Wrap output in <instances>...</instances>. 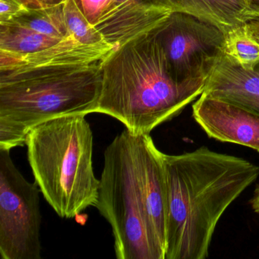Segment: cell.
Instances as JSON below:
<instances>
[{"label":"cell","instance_id":"cell-1","mask_svg":"<svg viewBox=\"0 0 259 259\" xmlns=\"http://www.w3.org/2000/svg\"><path fill=\"white\" fill-rule=\"evenodd\" d=\"M166 191L165 259H204L224 212L259 176V166L201 147L163 153Z\"/></svg>","mask_w":259,"mask_h":259},{"label":"cell","instance_id":"cell-2","mask_svg":"<svg viewBox=\"0 0 259 259\" xmlns=\"http://www.w3.org/2000/svg\"><path fill=\"white\" fill-rule=\"evenodd\" d=\"M100 64L97 113L114 118L133 135L150 134L180 114L202 95L207 81H177L153 30L116 47Z\"/></svg>","mask_w":259,"mask_h":259},{"label":"cell","instance_id":"cell-3","mask_svg":"<svg viewBox=\"0 0 259 259\" xmlns=\"http://www.w3.org/2000/svg\"><path fill=\"white\" fill-rule=\"evenodd\" d=\"M100 62L0 72V149L25 145L31 130L66 115L97 113Z\"/></svg>","mask_w":259,"mask_h":259},{"label":"cell","instance_id":"cell-4","mask_svg":"<svg viewBox=\"0 0 259 259\" xmlns=\"http://www.w3.org/2000/svg\"><path fill=\"white\" fill-rule=\"evenodd\" d=\"M40 192L56 213L72 219L99 196L93 166V133L84 115H66L39 124L25 141Z\"/></svg>","mask_w":259,"mask_h":259},{"label":"cell","instance_id":"cell-5","mask_svg":"<svg viewBox=\"0 0 259 259\" xmlns=\"http://www.w3.org/2000/svg\"><path fill=\"white\" fill-rule=\"evenodd\" d=\"M95 207L111 226L118 259H165L145 213L135 159V135L125 128L104 151Z\"/></svg>","mask_w":259,"mask_h":259},{"label":"cell","instance_id":"cell-6","mask_svg":"<svg viewBox=\"0 0 259 259\" xmlns=\"http://www.w3.org/2000/svg\"><path fill=\"white\" fill-rule=\"evenodd\" d=\"M40 192L17 169L10 150L0 149L1 258H41Z\"/></svg>","mask_w":259,"mask_h":259},{"label":"cell","instance_id":"cell-7","mask_svg":"<svg viewBox=\"0 0 259 259\" xmlns=\"http://www.w3.org/2000/svg\"><path fill=\"white\" fill-rule=\"evenodd\" d=\"M171 73L180 82L207 80L222 54L225 32L219 26L183 13H172L154 28Z\"/></svg>","mask_w":259,"mask_h":259},{"label":"cell","instance_id":"cell-8","mask_svg":"<svg viewBox=\"0 0 259 259\" xmlns=\"http://www.w3.org/2000/svg\"><path fill=\"white\" fill-rule=\"evenodd\" d=\"M195 122L208 137L259 152V113L223 98L202 94L192 105Z\"/></svg>","mask_w":259,"mask_h":259},{"label":"cell","instance_id":"cell-9","mask_svg":"<svg viewBox=\"0 0 259 259\" xmlns=\"http://www.w3.org/2000/svg\"><path fill=\"white\" fill-rule=\"evenodd\" d=\"M135 159L150 230L165 256L166 191L163 152L157 149L150 134L135 135Z\"/></svg>","mask_w":259,"mask_h":259},{"label":"cell","instance_id":"cell-10","mask_svg":"<svg viewBox=\"0 0 259 259\" xmlns=\"http://www.w3.org/2000/svg\"><path fill=\"white\" fill-rule=\"evenodd\" d=\"M115 48L108 43L84 45L69 35L48 49L27 55L0 50V72L39 66L92 64L104 60Z\"/></svg>","mask_w":259,"mask_h":259},{"label":"cell","instance_id":"cell-11","mask_svg":"<svg viewBox=\"0 0 259 259\" xmlns=\"http://www.w3.org/2000/svg\"><path fill=\"white\" fill-rule=\"evenodd\" d=\"M80 11L106 42L119 47L147 31L116 0H74Z\"/></svg>","mask_w":259,"mask_h":259},{"label":"cell","instance_id":"cell-12","mask_svg":"<svg viewBox=\"0 0 259 259\" xmlns=\"http://www.w3.org/2000/svg\"><path fill=\"white\" fill-rule=\"evenodd\" d=\"M202 94L218 98L259 96V63L251 70L242 69L221 54L206 81Z\"/></svg>","mask_w":259,"mask_h":259},{"label":"cell","instance_id":"cell-13","mask_svg":"<svg viewBox=\"0 0 259 259\" xmlns=\"http://www.w3.org/2000/svg\"><path fill=\"white\" fill-rule=\"evenodd\" d=\"M172 13H183L208 21L224 32L243 23L248 0H162Z\"/></svg>","mask_w":259,"mask_h":259},{"label":"cell","instance_id":"cell-14","mask_svg":"<svg viewBox=\"0 0 259 259\" xmlns=\"http://www.w3.org/2000/svg\"><path fill=\"white\" fill-rule=\"evenodd\" d=\"M63 39L50 37L16 22H0V50L14 54H34L57 45Z\"/></svg>","mask_w":259,"mask_h":259},{"label":"cell","instance_id":"cell-15","mask_svg":"<svg viewBox=\"0 0 259 259\" xmlns=\"http://www.w3.org/2000/svg\"><path fill=\"white\" fill-rule=\"evenodd\" d=\"M222 54L242 69L251 70L259 63V41L245 23L225 33Z\"/></svg>","mask_w":259,"mask_h":259},{"label":"cell","instance_id":"cell-16","mask_svg":"<svg viewBox=\"0 0 259 259\" xmlns=\"http://www.w3.org/2000/svg\"><path fill=\"white\" fill-rule=\"evenodd\" d=\"M12 21L50 37L63 39L70 35L65 19L63 2L41 8L28 9Z\"/></svg>","mask_w":259,"mask_h":259},{"label":"cell","instance_id":"cell-17","mask_svg":"<svg viewBox=\"0 0 259 259\" xmlns=\"http://www.w3.org/2000/svg\"><path fill=\"white\" fill-rule=\"evenodd\" d=\"M147 32L163 23L172 13L162 0H116Z\"/></svg>","mask_w":259,"mask_h":259},{"label":"cell","instance_id":"cell-18","mask_svg":"<svg viewBox=\"0 0 259 259\" xmlns=\"http://www.w3.org/2000/svg\"><path fill=\"white\" fill-rule=\"evenodd\" d=\"M63 4L65 19L70 35L84 45L107 43L80 11L74 0H63Z\"/></svg>","mask_w":259,"mask_h":259},{"label":"cell","instance_id":"cell-19","mask_svg":"<svg viewBox=\"0 0 259 259\" xmlns=\"http://www.w3.org/2000/svg\"><path fill=\"white\" fill-rule=\"evenodd\" d=\"M28 9L20 0H0V22H10Z\"/></svg>","mask_w":259,"mask_h":259},{"label":"cell","instance_id":"cell-20","mask_svg":"<svg viewBox=\"0 0 259 259\" xmlns=\"http://www.w3.org/2000/svg\"><path fill=\"white\" fill-rule=\"evenodd\" d=\"M259 19V0H248V6L243 15V23Z\"/></svg>","mask_w":259,"mask_h":259},{"label":"cell","instance_id":"cell-21","mask_svg":"<svg viewBox=\"0 0 259 259\" xmlns=\"http://www.w3.org/2000/svg\"><path fill=\"white\" fill-rule=\"evenodd\" d=\"M250 204L254 213L259 214V183L254 189V194L250 200Z\"/></svg>","mask_w":259,"mask_h":259},{"label":"cell","instance_id":"cell-22","mask_svg":"<svg viewBox=\"0 0 259 259\" xmlns=\"http://www.w3.org/2000/svg\"><path fill=\"white\" fill-rule=\"evenodd\" d=\"M245 25L249 28L253 35L259 41V19L248 21V22H245Z\"/></svg>","mask_w":259,"mask_h":259},{"label":"cell","instance_id":"cell-23","mask_svg":"<svg viewBox=\"0 0 259 259\" xmlns=\"http://www.w3.org/2000/svg\"><path fill=\"white\" fill-rule=\"evenodd\" d=\"M20 1L28 9L41 8L48 6L40 2V0H20Z\"/></svg>","mask_w":259,"mask_h":259},{"label":"cell","instance_id":"cell-24","mask_svg":"<svg viewBox=\"0 0 259 259\" xmlns=\"http://www.w3.org/2000/svg\"><path fill=\"white\" fill-rule=\"evenodd\" d=\"M40 2L46 5H54V4H60L63 2V0H40Z\"/></svg>","mask_w":259,"mask_h":259}]
</instances>
